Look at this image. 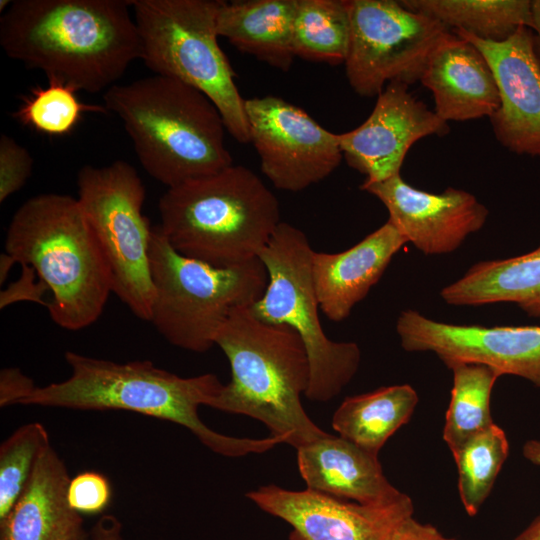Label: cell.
<instances>
[{"instance_id": "cell-23", "label": "cell", "mask_w": 540, "mask_h": 540, "mask_svg": "<svg viewBox=\"0 0 540 540\" xmlns=\"http://www.w3.org/2000/svg\"><path fill=\"white\" fill-rule=\"evenodd\" d=\"M440 295L456 306L514 303L528 316L540 318V245L517 257L478 262Z\"/></svg>"}, {"instance_id": "cell-32", "label": "cell", "mask_w": 540, "mask_h": 540, "mask_svg": "<svg viewBox=\"0 0 540 540\" xmlns=\"http://www.w3.org/2000/svg\"><path fill=\"white\" fill-rule=\"evenodd\" d=\"M33 158L12 137L0 136V202L19 191L31 176Z\"/></svg>"}, {"instance_id": "cell-33", "label": "cell", "mask_w": 540, "mask_h": 540, "mask_svg": "<svg viewBox=\"0 0 540 540\" xmlns=\"http://www.w3.org/2000/svg\"><path fill=\"white\" fill-rule=\"evenodd\" d=\"M20 277L9 284L0 294V308L8 305L29 301L48 308L49 302L44 299L49 287L38 277L35 269L22 264Z\"/></svg>"}, {"instance_id": "cell-40", "label": "cell", "mask_w": 540, "mask_h": 540, "mask_svg": "<svg viewBox=\"0 0 540 540\" xmlns=\"http://www.w3.org/2000/svg\"><path fill=\"white\" fill-rule=\"evenodd\" d=\"M17 263L15 258L7 252L0 255V284H3L7 279L12 267Z\"/></svg>"}, {"instance_id": "cell-24", "label": "cell", "mask_w": 540, "mask_h": 540, "mask_svg": "<svg viewBox=\"0 0 540 540\" xmlns=\"http://www.w3.org/2000/svg\"><path fill=\"white\" fill-rule=\"evenodd\" d=\"M418 395L408 384L345 398L332 417L339 436L378 456L386 441L411 418Z\"/></svg>"}, {"instance_id": "cell-9", "label": "cell", "mask_w": 540, "mask_h": 540, "mask_svg": "<svg viewBox=\"0 0 540 540\" xmlns=\"http://www.w3.org/2000/svg\"><path fill=\"white\" fill-rule=\"evenodd\" d=\"M314 250L303 231L281 222L259 254L268 283L250 306L259 320L291 327L301 338L310 365L305 397L327 402L349 384L358 371L361 351L354 342H336L322 329L313 276Z\"/></svg>"}, {"instance_id": "cell-17", "label": "cell", "mask_w": 540, "mask_h": 540, "mask_svg": "<svg viewBox=\"0 0 540 540\" xmlns=\"http://www.w3.org/2000/svg\"><path fill=\"white\" fill-rule=\"evenodd\" d=\"M386 207L398 231L426 255L446 254L461 246L468 235L479 231L488 209L464 190L449 187L429 193L406 183L400 174L360 186Z\"/></svg>"}, {"instance_id": "cell-13", "label": "cell", "mask_w": 540, "mask_h": 540, "mask_svg": "<svg viewBox=\"0 0 540 540\" xmlns=\"http://www.w3.org/2000/svg\"><path fill=\"white\" fill-rule=\"evenodd\" d=\"M396 330L408 352H434L448 368L457 363L487 365L540 388V326L449 324L407 309L400 313Z\"/></svg>"}, {"instance_id": "cell-7", "label": "cell", "mask_w": 540, "mask_h": 540, "mask_svg": "<svg viewBox=\"0 0 540 540\" xmlns=\"http://www.w3.org/2000/svg\"><path fill=\"white\" fill-rule=\"evenodd\" d=\"M150 270L154 288L150 322L172 345L203 353L215 345L232 311L263 295L268 275L259 258L218 268L186 257L153 227Z\"/></svg>"}, {"instance_id": "cell-3", "label": "cell", "mask_w": 540, "mask_h": 540, "mask_svg": "<svg viewBox=\"0 0 540 540\" xmlns=\"http://www.w3.org/2000/svg\"><path fill=\"white\" fill-rule=\"evenodd\" d=\"M103 99L122 121L144 170L168 188L233 165L224 120L194 87L155 74L115 84Z\"/></svg>"}, {"instance_id": "cell-30", "label": "cell", "mask_w": 540, "mask_h": 540, "mask_svg": "<svg viewBox=\"0 0 540 540\" xmlns=\"http://www.w3.org/2000/svg\"><path fill=\"white\" fill-rule=\"evenodd\" d=\"M49 445L48 432L39 422L22 425L0 445V522L13 509Z\"/></svg>"}, {"instance_id": "cell-15", "label": "cell", "mask_w": 540, "mask_h": 540, "mask_svg": "<svg viewBox=\"0 0 540 540\" xmlns=\"http://www.w3.org/2000/svg\"><path fill=\"white\" fill-rule=\"evenodd\" d=\"M448 132V123L414 97L408 85L390 82L377 96L369 117L338 136L347 164L364 174L365 182H379L400 174L415 142Z\"/></svg>"}, {"instance_id": "cell-2", "label": "cell", "mask_w": 540, "mask_h": 540, "mask_svg": "<svg viewBox=\"0 0 540 540\" xmlns=\"http://www.w3.org/2000/svg\"><path fill=\"white\" fill-rule=\"evenodd\" d=\"M64 357L70 377L36 386L20 405L139 413L181 425L211 451L227 457L263 453L284 443L278 437L236 438L209 428L198 409L210 407L224 385L215 374L180 377L148 360L118 363L74 351H66Z\"/></svg>"}, {"instance_id": "cell-16", "label": "cell", "mask_w": 540, "mask_h": 540, "mask_svg": "<svg viewBox=\"0 0 540 540\" xmlns=\"http://www.w3.org/2000/svg\"><path fill=\"white\" fill-rule=\"evenodd\" d=\"M454 33L473 44L492 69L500 106L490 120L498 142L515 154L540 156V63L533 31L522 26L500 42Z\"/></svg>"}, {"instance_id": "cell-5", "label": "cell", "mask_w": 540, "mask_h": 540, "mask_svg": "<svg viewBox=\"0 0 540 540\" xmlns=\"http://www.w3.org/2000/svg\"><path fill=\"white\" fill-rule=\"evenodd\" d=\"M4 249L49 287L55 324L77 331L101 316L113 293L111 274L77 197L45 193L26 200L10 220Z\"/></svg>"}, {"instance_id": "cell-19", "label": "cell", "mask_w": 540, "mask_h": 540, "mask_svg": "<svg viewBox=\"0 0 540 540\" xmlns=\"http://www.w3.org/2000/svg\"><path fill=\"white\" fill-rule=\"evenodd\" d=\"M407 239L387 221L353 247L313 253L312 276L321 311L332 321L346 319L380 280Z\"/></svg>"}, {"instance_id": "cell-35", "label": "cell", "mask_w": 540, "mask_h": 540, "mask_svg": "<svg viewBox=\"0 0 540 540\" xmlns=\"http://www.w3.org/2000/svg\"><path fill=\"white\" fill-rule=\"evenodd\" d=\"M390 540H455L444 536L430 524L417 521L413 515L404 519L393 532Z\"/></svg>"}, {"instance_id": "cell-4", "label": "cell", "mask_w": 540, "mask_h": 540, "mask_svg": "<svg viewBox=\"0 0 540 540\" xmlns=\"http://www.w3.org/2000/svg\"><path fill=\"white\" fill-rule=\"evenodd\" d=\"M229 360L231 381L212 408L262 422L295 449L329 433L307 415L301 395L310 381L305 346L289 326L259 320L250 307L231 312L215 338Z\"/></svg>"}, {"instance_id": "cell-21", "label": "cell", "mask_w": 540, "mask_h": 540, "mask_svg": "<svg viewBox=\"0 0 540 540\" xmlns=\"http://www.w3.org/2000/svg\"><path fill=\"white\" fill-rule=\"evenodd\" d=\"M70 476L64 461L49 445L4 521L0 540H89L80 513L69 504Z\"/></svg>"}, {"instance_id": "cell-18", "label": "cell", "mask_w": 540, "mask_h": 540, "mask_svg": "<svg viewBox=\"0 0 540 540\" xmlns=\"http://www.w3.org/2000/svg\"><path fill=\"white\" fill-rule=\"evenodd\" d=\"M434 97V112L445 122L491 117L499 91L484 55L449 31L432 52L420 78Z\"/></svg>"}, {"instance_id": "cell-22", "label": "cell", "mask_w": 540, "mask_h": 540, "mask_svg": "<svg viewBox=\"0 0 540 540\" xmlns=\"http://www.w3.org/2000/svg\"><path fill=\"white\" fill-rule=\"evenodd\" d=\"M297 0L220 1L217 32L242 53L281 71L294 61Z\"/></svg>"}, {"instance_id": "cell-10", "label": "cell", "mask_w": 540, "mask_h": 540, "mask_svg": "<svg viewBox=\"0 0 540 540\" xmlns=\"http://www.w3.org/2000/svg\"><path fill=\"white\" fill-rule=\"evenodd\" d=\"M78 202L108 265L112 291L139 319L150 321L153 227L143 214L145 186L137 170L117 160L77 174Z\"/></svg>"}, {"instance_id": "cell-12", "label": "cell", "mask_w": 540, "mask_h": 540, "mask_svg": "<svg viewBox=\"0 0 540 540\" xmlns=\"http://www.w3.org/2000/svg\"><path fill=\"white\" fill-rule=\"evenodd\" d=\"M250 142L274 187L297 192L328 177L343 153L339 136L276 96L245 99Z\"/></svg>"}, {"instance_id": "cell-39", "label": "cell", "mask_w": 540, "mask_h": 540, "mask_svg": "<svg viewBox=\"0 0 540 540\" xmlns=\"http://www.w3.org/2000/svg\"><path fill=\"white\" fill-rule=\"evenodd\" d=\"M514 540H540V514Z\"/></svg>"}, {"instance_id": "cell-27", "label": "cell", "mask_w": 540, "mask_h": 540, "mask_svg": "<svg viewBox=\"0 0 540 540\" xmlns=\"http://www.w3.org/2000/svg\"><path fill=\"white\" fill-rule=\"evenodd\" d=\"M450 369L453 387L445 415L443 439L452 452L471 436L494 424L490 398L501 374L478 363H457Z\"/></svg>"}, {"instance_id": "cell-29", "label": "cell", "mask_w": 540, "mask_h": 540, "mask_svg": "<svg viewBox=\"0 0 540 540\" xmlns=\"http://www.w3.org/2000/svg\"><path fill=\"white\" fill-rule=\"evenodd\" d=\"M85 112L106 113L105 106L82 103L77 91L61 82L48 80L31 90L13 116L22 125L49 136L70 133Z\"/></svg>"}, {"instance_id": "cell-1", "label": "cell", "mask_w": 540, "mask_h": 540, "mask_svg": "<svg viewBox=\"0 0 540 540\" xmlns=\"http://www.w3.org/2000/svg\"><path fill=\"white\" fill-rule=\"evenodd\" d=\"M130 8V0H14L0 18V46L48 80L106 91L141 59Z\"/></svg>"}, {"instance_id": "cell-38", "label": "cell", "mask_w": 540, "mask_h": 540, "mask_svg": "<svg viewBox=\"0 0 540 540\" xmlns=\"http://www.w3.org/2000/svg\"><path fill=\"white\" fill-rule=\"evenodd\" d=\"M523 456L533 463L540 466V440H528L523 446Z\"/></svg>"}, {"instance_id": "cell-34", "label": "cell", "mask_w": 540, "mask_h": 540, "mask_svg": "<svg viewBox=\"0 0 540 540\" xmlns=\"http://www.w3.org/2000/svg\"><path fill=\"white\" fill-rule=\"evenodd\" d=\"M35 387L33 380L19 368L2 369L0 373V406L20 404Z\"/></svg>"}, {"instance_id": "cell-11", "label": "cell", "mask_w": 540, "mask_h": 540, "mask_svg": "<svg viewBox=\"0 0 540 540\" xmlns=\"http://www.w3.org/2000/svg\"><path fill=\"white\" fill-rule=\"evenodd\" d=\"M350 42L345 61L351 88L378 96L390 82L420 81L428 60L450 31L436 19L394 0H349Z\"/></svg>"}, {"instance_id": "cell-20", "label": "cell", "mask_w": 540, "mask_h": 540, "mask_svg": "<svg viewBox=\"0 0 540 540\" xmlns=\"http://www.w3.org/2000/svg\"><path fill=\"white\" fill-rule=\"evenodd\" d=\"M297 450V465L307 488L366 505L396 502L406 494L386 478L378 456L351 441L328 434Z\"/></svg>"}, {"instance_id": "cell-6", "label": "cell", "mask_w": 540, "mask_h": 540, "mask_svg": "<svg viewBox=\"0 0 540 540\" xmlns=\"http://www.w3.org/2000/svg\"><path fill=\"white\" fill-rule=\"evenodd\" d=\"M158 208L171 246L218 268L258 258L281 223L276 196L241 165L168 188Z\"/></svg>"}, {"instance_id": "cell-25", "label": "cell", "mask_w": 540, "mask_h": 540, "mask_svg": "<svg viewBox=\"0 0 540 540\" xmlns=\"http://www.w3.org/2000/svg\"><path fill=\"white\" fill-rule=\"evenodd\" d=\"M409 10L436 19L449 30H461L479 39L500 42L518 28L531 25L529 0H402Z\"/></svg>"}, {"instance_id": "cell-37", "label": "cell", "mask_w": 540, "mask_h": 540, "mask_svg": "<svg viewBox=\"0 0 540 540\" xmlns=\"http://www.w3.org/2000/svg\"><path fill=\"white\" fill-rule=\"evenodd\" d=\"M530 29L533 31L535 53L540 63V0L532 1Z\"/></svg>"}, {"instance_id": "cell-14", "label": "cell", "mask_w": 540, "mask_h": 540, "mask_svg": "<svg viewBox=\"0 0 540 540\" xmlns=\"http://www.w3.org/2000/svg\"><path fill=\"white\" fill-rule=\"evenodd\" d=\"M264 512L292 527L290 540H390L397 526L414 513L411 498L383 505L347 503L306 489L260 486L246 494Z\"/></svg>"}, {"instance_id": "cell-28", "label": "cell", "mask_w": 540, "mask_h": 540, "mask_svg": "<svg viewBox=\"0 0 540 540\" xmlns=\"http://www.w3.org/2000/svg\"><path fill=\"white\" fill-rule=\"evenodd\" d=\"M508 453L507 436L495 423L452 451L458 470L459 496L469 516L476 515L489 496Z\"/></svg>"}, {"instance_id": "cell-26", "label": "cell", "mask_w": 540, "mask_h": 540, "mask_svg": "<svg viewBox=\"0 0 540 540\" xmlns=\"http://www.w3.org/2000/svg\"><path fill=\"white\" fill-rule=\"evenodd\" d=\"M350 42L349 0H297L293 25L296 57L338 65Z\"/></svg>"}, {"instance_id": "cell-8", "label": "cell", "mask_w": 540, "mask_h": 540, "mask_svg": "<svg viewBox=\"0 0 540 540\" xmlns=\"http://www.w3.org/2000/svg\"><path fill=\"white\" fill-rule=\"evenodd\" d=\"M130 1L145 65L202 92L219 110L229 134L240 143L250 142L245 99L217 40L220 0Z\"/></svg>"}, {"instance_id": "cell-36", "label": "cell", "mask_w": 540, "mask_h": 540, "mask_svg": "<svg viewBox=\"0 0 540 540\" xmlns=\"http://www.w3.org/2000/svg\"><path fill=\"white\" fill-rule=\"evenodd\" d=\"M91 540H126L121 521L112 514L102 515L89 531Z\"/></svg>"}, {"instance_id": "cell-31", "label": "cell", "mask_w": 540, "mask_h": 540, "mask_svg": "<svg viewBox=\"0 0 540 540\" xmlns=\"http://www.w3.org/2000/svg\"><path fill=\"white\" fill-rule=\"evenodd\" d=\"M67 498L70 506L78 513L99 514L109 506L112 488L103 474L84 471L70 479Z\"/></svg>"}]
</instances>
